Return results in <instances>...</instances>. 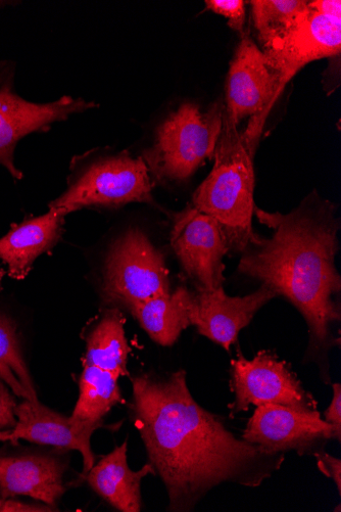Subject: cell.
<instances>
[{
    "mask_svg": "<svg viewBox=\"0 0 341 512\" xmlns=\"http://www.w3.org/2000/svg\"><path fill=\"white\" fill-rule=\"evenodd\" d=\"M131 382L134 424L166 486L168 510L191 511L224 483L259 487L281 468L284 454L238 440L193 399L184 370Z\"/></svg>",
    "mask_w": 341,
    "mask_h": 512,
    "instance_id": "obj_1",
    "label": "cell"
},
{
    "mask_svg": "<svg viewBox=\"0 0 341 512\" xmlns=\"http://www.w3.org/2000/svg\"><path fill=\"white\" fill-rule=\"evenodd\" d=\"M335 207L314 193L284 215L256 207L259 220L273 230L242 253L238 271L259 279L294 305L308 323V356H326L336 345L332 327L340 321L336 269L339 221Z\"/></svg>",
    "mask_w": 341,
    "mask_h": 512,
    "instance_id": "obj_2",
    "label": "cell"
},
{
    "mask_svg": "<svg viewBox=\"0 0 341 512\" xmlns=\"http://www.w3.org/2000/svg\"><path fill=\"white\" fill-rule=\"evenodd\" d=\"M214 159L211 173L192 197V206L220 223L230 252L243 253L261 239L253 229L254 157L225 107Z\"/></svg>",
    "mask_w": 341,
    "mask_h": 512,
    "instance_id": "obj_3",
    "label": "cell"
},
{
    "mask_svg": "<svg viewBox=\"0 0 341 512\" xmlns=\"http://www.w3.org/2000/svg\"><path fill=\"white\" fill-rule=\"evenodd\" d=\"M224 103L207 112L193 104L182 105L157 131L155 145L143 160L159 181L187 180L207 160L214 158L223 125Z\"/></svg>",
    "mask_w": 341,
    "mask_h": 512,
    "instance_id": "obj_4",
    "label": "cell"
},
{
    "mask_svg": "<svg viewBox=\"0 0 341 512\" xmlns=\"http://www.w3.org/2000/svg\"><path fill=\"white\" fill-rule=\"evenodd\" d=\"M281 93L276 75L259 46L243 35L238 45L226 84L225 112L238 124L251 118L243 141L254 157L266 119Z\"/></svg>",
    "mask_w": 341,
    "mask_h": 512,
    "instance_id": "obj_5",
    "label": "cell"
},
{
    "mask_svg": "<svg viewBox=\"0 0 341 512\" xmlns=\"http://www.w3.org/2000/svg\"><path fill=\"white\" fill-rule=\"evenodd\" d=\"M103 290L107 301L128 309L171 292L165 257L140 229H129L113 246Z\"/></svg>",
    "mask_w": 341,
    "mask_h": 512,
    "instance_id": "obj_6",
    "label": "cell"
},
{
    "mask_svg": "<svg viewBox=\"0 0 341 512\" xmlns=\"http://www.w3.org/2000/svg\"><path fill=\"white\" fill-rule=\"evenodd\" d=\"M150 170L143 158L127 152L91 164L50 207L69 213L91 206L153 203Z\"/></svg>",
    "mask_w": 341,
    "mask_h": 512,
    "instance_id": "obj_7",
    "label": "cell"
},
{
    "mask_svg": "<svg viewBox=\"0 0 341 512\" xmlns=\"http://www.w3.org/2000/svg\"><path fill=\"white\" fill-rule=\"evenodd\" d=\"M340 48L341 3L316 0L309 2L303 17L286 36L262 52L276 75L281 93L306 65L339 55Z\"/></svg>",
    "mask_w": 341,
    "mask_h": 512,
    "instance_id": "obj_8",
    "label": "cell"
},
{
    "mask_svg": "<svg viewBox=\"0 0 341 512\" xmlns=\"http://www.w3.org/2000/svg\"><path fill=\"white\" fill-rule=\"evenodd\" d=\"M233 414L248 411L251 405L276 404L302 412H317V403L287 364L269 351L249 360L238 355L231 362Z\"/></svg>",
    "mask_w": 341,
    "mask_h": 512,
    "instance_id": "obj_9",
    "label": "cell"
},
{
    "mask_svg": "<svg viewBox=\"0 0 341 512\" xmlns=\"http://www.w3.org/2000/svg\"><path fill=\"white\" fill-rule=\"evenodd\" d=\"M14 76L15 68L11 63L0 64V164L14 178L22 179L23 174L14 160L15 150L21 139L96 105L71 97H64L50 104L28 102L15 92Z\"/></svg>",
    "mask_w": 341,
    "mask_h": 512,
    "instance_id": "obj_10",
    "label": "cell"
},
{
    "mask_svg": "<svg viewBox=\"0 0 341 512\" xmlns=\"http://www.w3.org/2000/svg\"><path fill=\"white\" fill-rule=\"evenodd\" d=\"M171 245L199 290L223 287V258L230 251L225 232L215 218L188 206L175 218Z\"/></svg>",
    "mask_w": 341,
    "mask_h": 512,
    "instance_id": "obj_11",
    "label": "cell"
},
{
    "mask_svg": "<svg viewBox=\"0 0 341 512\" xmlns=\"http://www.w3.org/2000/svg\"><path fill=\"white\" fill-rule=\"evenodd\" d=\"M242 440L270 454L296 451L300 455L322 451L330 439L340 442L335 429L320 412H302L276 404L257 406Z\"/></svg>",
    "mask_w": 341,
    "mask_h": 512,
    "instance_id": "obj_12",
    "label": "cell"
},
{
    "mask_svg": "<svg viewBox=\"0 0 341 512\" xmlns=\"http://www.w3.org/2000/svg\"><path fill=\"white\" fill-rule=\"evenodd\" d=\"M276 297L275 291L266 284L245 297H229L223 287L214 291L198 290L192 295L191 325L202 336L229 350L240 331Z\"/></svg>",
    "mask_w": 341,
    "mask_h": 512,
    "instance_id": "obj_13",
    "label": "cell"
},
{
    "mask_svg": "<svg viewBox=\"0 0 341 512\" xmlns=\"http://www.w3.org/2000/svg\"><path fill=\"white\" fill-rule=\"evenodd\" d=\"M17 426L12 431L11 443L26 440L40 445L79 451L83 457L86 476L95 464L91 449V436L104 427V422H80L66 417L43 404L24 400L16 408Z\"/></svg>",
    "mask_w": 341,
    "mask_h": 512,
    "instance_id": "obj_14",
    "label": "cell"
},
{
    "mask_svg": "<svg viewBox=\"0 0 341 512\" xmlns=\"http://www.w3.org/2000/svg\"><path fill=\"white\" fill-rule=\"evenodd\" d=\"M65 463L47 455L0 457V497L29 496L55 509L66 489Z\"/></svg>",
    "mask_w": 341,
    "mask_h": 512,
    "instance_id": "obj_15",
    "label": "cell"
},
{
    "mask_svg": "<svg viewBox=\"0 0 341 512\" xmlns=\"http://www.w3.org/2000/svg\"><path fill=\"white\" fill-rule=\"evenodd\" d=\"M66 213L51 208L47 213L14 223L8 234L0 239V259L9 266L11 277L22 281L35 260L51 250L58 242Z\"/></svg>",
    "mask_w": 341,
    "mask_h": 512,
    "instance_id": "obj_16",
    "label": "cell"
},
{
    "mask_svg": "<svg viewBox=\"0 0 341 512\" xmlns=\"http://www.w3.org/2000/svg\"><path fill=\"white\" fill-rule=\"evenodd\" d=\"M149 475H156L152 463L145 464L133 472L127 462V442L116 447L110 454L86 475L90 487L114 508L123 512H139L141 510V482Z\"/></svg>",
    "mask_w": 341,
    "mask_h": 512,
    "instance_id": "obj_17",
    "label": "cell"
},
{
    "mask_svg": "<svg viewBox=\"0 0 341 512\" xmlns=\"http://www.w3.org/2000/svg\"><path fill=\"white\" fill-rule=\"evenodd\" d=\"M192 295L181 287L173 293L134 305L129 310L153 341L169 347L191 325Z\"/></svg>",
    "mask_w": 341,
    "mask_h": 512,
    "instance_id": "obj_18",
    "label": "cell"
},
{
    "mask_svg": "<svg viewBox=\"0 0 341 512\" xmlns=\"http://www.w3.org/2000/svg\"><path fill=\"white\" fill-rule=\"evenodd\" d=\"M125 318L119 309L106 312L87 338L84 365L96 366L120 377L129 376L128 346L124 331Z\"/></svg>",
    "mask_w": 341,
    "mask_h": 512,
    "instance_id": "obj_19",
    "label": "cell"
},
{
    "mask_svg": "<svg viewBox=\"0 0 341 512\" xmlns=\"http://www.w3.org/2000/svg\"><path fill=\"white\" fill-rule=\"evenodd\" d=\"M119 377L96 366L84 365L80 394L72 417L80 422H104V417L123 401Z\"/></svg>",
    "mask_w": 341,
    "mask_h": 512,
    "instance_id": "obj_20",
    "label": "cell"
},
{
    "mask_svg": "<svg viewBox=\"0 0 341 512\" xmlns=\"http://www.w3.org/2000/svg\"><path fill=\"white\" fill-rule=\"evenodd\" d=\"M0 380L15 396L38 402L33 379L24 360L15 323L0 313Z\"/></svg>",
    "mask_w": 341,
    "mask_h": 512,
    "instance_id": "obj_21",
    "label": "cell"
},
{
    "mask_svg": "<svg viewBox=\"0 0 341 512\" xmlns=\"http://www.w3.org/2000/svg\"><path fill=\"white\" fill-rule=\"evenodd\" d=\"M254 24L263 50L281 40L308 9L305 0H255L251 3Z\"/></svg>",
    "mask_w": 341,
    "mask_h": 512,
    "instance_id": "obj_22",
    "label": "cell"
},
{
    "mask_svg": "<svg viewBox=\"0 0 341 512\" xmlns=\"http://www.w3.org/2000/svg\"><path fill=\"white\" fill-rule=\"evenodd\" d=\"M207 10L228 20L229 26L243 34L246 24V3L242 0H207Z\"/></svg>",
    "mask_w": 341,
    "mask_h": 512,
    "instance_id": "obj_23",
    "label": "cell"
},
{
    "mask_svg": "<svg viewBox=\"0 0 341 512\" xmlns=\"http://www.w3.org/2000/svg\"><path fill=\"white\" fill-rule=\"evenodd\" d=\"M17 406L15 394L4 381L0 380V431L16 428L18 423Z\"/></svg>",
    "mask_w": 341,
    "mask_h": 512,
    "instance_id": "obj_24",
    "label": "cell"
},
{
    "mask_svg": "<svg viewBox=\"0 0 341 512\" xmlns=\"http://www.w3.org/2000/svg\"><path fill=\"white\" fill-rule=\"evenodd\" d=\"M317 459L319 470L328 478L332 479L337 487L338 494L341 493V461L323 451L314 454Z\"/></svg>",
    "mask_w": 341,
    "mask_h": 512,
    "instance_id": "obj_25",
    "label": "cell"
},
{
    "mask_svg": "<svg viewBox=\"0 0 341 512\" xmlns=\"http://www.w3.org/2000/svg\"><path fill=\"white\" fill-rule=\"evenodd\" d=\"M324 421L331 425L341 437V387L339 384L333 385V398L325 411Z\"/></svg>",
    "mask_w": 341,
    "mask_h": 512,
    "instance_id": "obj_26",
    "label": "cell"
},
{
    "mask_svg": "<svg viewBox=\"0 0 341 512\" xmlns=\"http://www.w3.org/2000/svg\"><path fill=\"white\" fill-rule=\"evenodd\" d=\"M56 509L48 505L25 504L0 497V512H47Z\"/></svg>",
    "mask_w": 341,
    "mask_h": 512,
    "instance_id": "obj_27",
    "label": "cell"
},
{
    "mask_svg": "<svg viewBox=\"0 0 341 512\" xmlns=\"http://www.w3.org/2000/svg\"><path fill=\"white\" fill-rule=\"evenodd\" d=\"M13 430L0 431V442H10Z\"/></svg>",
    "mask_w": 341,
    "mask_h": 512,
    "instance_id": "obj_28",
    "label": "cell"
},
{
    "mask_svg": "<svg viewBox=\"0 0 341 512\" xmlns=\"http://www.w3.org/2000/svg\"><path fill=\"white\" fill-rule=\"evenodd\" d=\"M4 276H5V271L2 267H0V289H2V282H3Z\"/></svg>",
    "mask_w": 341,
    "mask_h": 512,
    "instance_id": "obj_29",
    "label": "cell"
}]
</instances>
